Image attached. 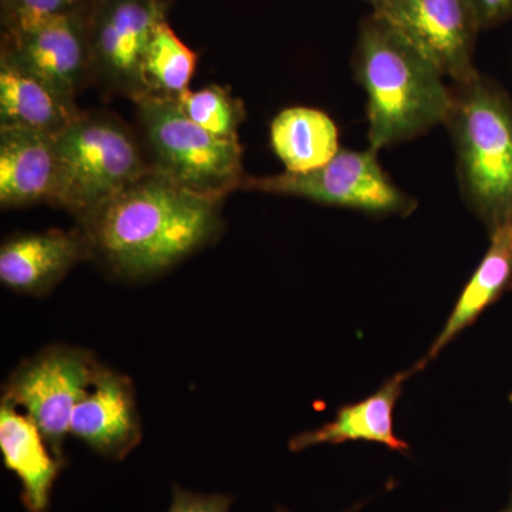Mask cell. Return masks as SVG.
Instances as JSON below:
<instances>
[{
  "instance_id": "obj_1",
  "label": "cell",
  "mask_w": 512,
  "mask_h": 512,
  "mask_svg": "<svg viewBox=\"0 0 512 512\" xmlns=\"http://www.w3.org/2000/svg\"><path fill=\"white\" fill-rule=\"evenodd\" d=\"M222 202L150 170L79 228L111 274L141 281L220 237Z\"/></svg>"
},
{
  "instance_id": "obj_2",
  "label": "cell",
  "mask_w": 512,
  "mask_h": 512,
  "mask_svg": "<svg viewBox=\"0 0 512 512\" xmlns=\"http://www.w3.org/2000/svg\"><path fill=\"white\" fill-rule=\"evenodd\" d=\"M353 70L366 93L373 150L399 146L446 124L451 107L446 77L373 12L360 23Z\"/></svg>"
},
{
  "instance_id": "obj_3",
  "label": "cell",
  "mask_w": 512,
  "mask_h": 512,
  "mask_svg": "<svg viewBox=\"0 0 512 512\" xmlns=\"http://www.w3.org/2000/svg\"><path fill=\"white\" fill-rule=\"evenodd\" d=\"M461 195L488 232L512 221V99L478 72L451 86L446 124Z\"/></svg>"
},
{
  "instance_id": "obj_4",
  "label": "cell",
  "mask_w": 512,
  "mask_h": 512,
  "mask_svg": "<svg viewBox=\"0 0 512 512\" xmlns=\"http://www.w3.org/2000/svg\"><path fill=\"white\" fill-rule=\"evenodd\" d=\"M57 175L50 204L83 224L151 170L133 131L111 114H80L56 136Z\"/></svg>"
},
{
  "instance_id": "obj_5",
  "label": "cell",
  "mask_w": 512,
  "mask_h": 512,
  "mask_svg": "<svg viewBox=\"0 0 512 512\" xmlns=\"http://www.w3.org/2000/svg\"><path fill=\"white\" fill-rule=\"evenodd\" d=\"M134 103L151 170L218 200L244 190L248 175L239 140L204 130L185 116L177 99L144 96Z\"/></svg>"
},
{
  "instance_id": "obj_6",
  "label": "cell",
  "mask_w": 512,
  "mask_h": 512,
  "mask_svg": "<svg viewBox=\"0 0 512 512\" xmlns=\"http://www.w3.org/2000/svg\"><path fill=\"white\" fill-rule=\"evenodd\" d=\"M379 151L340 148L328 164L308 173L248 177L244 190L286 195L329 207L348 208L377 217H409L419 207L383 170Z\"/></svg>"
},
{
  "instance_id": "obj_7",
  "label": "cell",
  "mask_w": 512,
  "mask_h": 512,
  "mask_svg": "<svg viewBox=\"0 0 512 512\" xmlns=\"http://www.w3.org/2000/svg\"><path fill=\"white\" fill-rule=\"evenodd\" d=\"M103 367L92 352L73 346H47L16 367L3 387L2 403L25 410L47 444L64 460L77 403Z\"/></svg>"
},
{
  "instance_id": "obj_8",
  "label": "cell",
  "mask_w": 512,
  "mask_h": 512,
  "mask_svg": "<svg viewBox=\"0 0 512 512\" xmlns=\"http://www.w3.org/2000/svg\"><path fill=\"white\" fill-rule=\"evenodd\" d=\"M168 0H100L89 18L92 83L106 96L146 94L143 63L154 30L168 19Z\"/></svg>"
},
{
  "instance_id": "obj_9",
  "label": "cell",
  "mask_w": 512,
  "mask_h": 512,
  "mask_svg": "<svg viewBox=\"0 0 512 512\" xmlns=\"http://www.w3.org/2000/svg\"><path fill=\"white\" fill-rule=\"evenodd\" d=\"M373 13L453 83L478 73L474 53L483 30L470 0H390Z\"/></svg>"
},
{
  "instance_id": "obj_10",
  "label": "cell",
  "mask_w": 512,
  "mask_h": 512,
  "mask_svg": "<svg viewBox=\"0 0 512 512\" xmlns=\"http://www.w3.org/2000/svg\"><path fill=\"white\" fill-rule=\"evenodd\" d=\"M0 49L70 103L92 83L89 19L53 16L2 30Z\"/></svg>"
},
{
  "instance_id": "obj_11",
  "label": "cell",
  "mask_w": 512,
  "mask_h": 512,
  "mask_svg": "<svg viewBox=\"0 0 512 512\" xmlns=\"http://www.w3.org/2000/svg\"><path fill=\"white\" fill-rule=\"evenodd\" d=\"M70 436L83 441L100 456L124 460L143 439L130 377L101 367L74 409Z\"/></svg>"
},
{
  "instance_id": "obj_12",
  "label": "cell",
  "mask_w": 512,
  "mask_h": 512,
  "mask_svg": "<svg viewBox=\"0 0 512 512\" xmlns=\"http://www.w3.org/2000/svg\"><path fill=\"white\" fill-rule=\"evenodd\" d=\"M93 258L92 245L80 228L16 235L0 248V281L23 295L45 296L73 266Z\"/></svg>"
},
{
  "instance_id": "obj_13",
  "label": "cell",
  "mask_w": 512,
  "mask_h": 512,
  "mask_svg": "<svg viewBox=\"0 0 512 512\" xmlns=\"http://www.w3.org/2000/svg\"><path fill=\"white\" fill-rule=\"evenodd\" d=\"M57 175L56 136L25 127H0V205L50 204Z\"/></svg>"
},
{
  "instance_id": "obj_14",
  "label": "cell",
  "mask_w": 512,
  "mask_h": 512,
  "mask_svg": "<svg viewBox=\"0 0 512 512\" xmlns=\"http://www.w3.org/2000/svg\"><path fill=\"white\" fill-rule=\"evenodd\" d=\"M0 451L3 463L22 485L29 512H45L64 460L53 453L39 427L12 404L0 407Z\"/></svg>"
},
{
  "instance_id": "obj_15",
  "label": "cell",
  "mask_w": 512,
  "mask_h": 512,
  "mask_svg": "<svg viewBox=\"0 0 512 512\" xmlns=\"http://www.w3.org/2000/svg\"><path fill=\"white\" fill-rule=\"evenodd\" d=\"M83 111L0 49V127H25L57 136Z\"/></svg>"
},
{
  "instance_id": "obj_16",
  "label": "cell",
  "mask_w": 512,
  "mask_h": 512,
  "mask_svg": "<svg viewBox=\"0 0 512 512\" xmlns=\"http://www.w3.org/2000/svg\"><path fill=\"white\" fill-rule=\"evenodd\" d=\"M410 373L413 372L400 373L362 402L342 407L335 419L319 429L293 437L289 448L302 451L320 444L363 440L383 444L394 451L409 450V444L394 433V409L402 396L403 382Z\"/></svg>"
},
{
  "instance_id": "obj_17",
  "label": "cell",
  "mask_w": 512,
  "mask_h": 512,
  "mask_svg": "<svg viewBox=\"0 0 512 512\" xmlns=\"http://www.w3.org/2000/svg\"><path fill=\"white\" fill-rule=\"evenodd\" d=\"M512 285V221L490 231V245L451 312L446 326L419 366L429 365L458 333L473 325L485 309L497 302Z\"/></svg>"
},
{
  "instance_id": "obj_18",
  "label": "cell",
  "mask_w": 512,
  "mask_h": 512,
  "mask_svg": "<svg viewBox=\"0 0 512 512\" xmlns=\"http://www.w3.org/2000/svg\"><path fill=\"white\" fill-rule=\"evenodd\" d=\"M271 146L285 171L308 173L339 153V128L325 111L289 107L272 120Z\"/></svg>"
},
{
  "instance_id": "obj_19",
  "label": "cell",
  "mask_w": 512,
  "mask_h": 512,
  "mask_svg": "<svg viewBox=\"0 0 512 512\" xmlns=\"http://www.w3.org/2000/svg\"><path fill=\"white\" fill-rule=\"evenodd\" d=\"M197 63L198 53L185 45L168 19L163 20L154 30L144 57V96L177 99L190 89Z\"/></svg>"
},
{
  "instance_id": "obj_20",
  "label": "cell",
  "mask_w": 512,
  "mask_h": 512,
  "mask_svg": "<svg viewBox=\"0 0 512 512\" xmlns=\"http://www.w3.org/2000/svg\"><path fill=\"white\" fill-rule=\"evenodd\" d=\"M177 103L188 119L222 138L238 140L239 127L247 119L242 100L217 84L200 90H185L177 97Z\"/></svg>"
},
{
  "instance_id": "obj_21",
  "label": "cell",
  "mask_w": 512,
  "mask_h": 512,
  "mask_svg": "<svg viewBox=\"0 0 512 512\" xmlns=\"http://www.w3.org/2000/svg\"><path fill=\"white\" fill-rule=\"evenodd\" d=\"M100 0H0L2 29L19 28L53 16L89 19Z\"/></svg>"
},
{
  "instance_id": "obj_22",
  "label": "cell",
  "mask_w": 512,
  "mask_h": 512,
  "mask_svg": "<svg viewBox=\"0 0 512 512\" xmlns=\"http://www.w3.org/2000/svg\"><path fill=\"white\" fill-rule=\"evenodd\" d=\"M232 497L225 494H200L174 485L173 501L167 512H229Z\"/></svg>"
},
{
  "instance_id": "obj_23",
  "label": "cell",
  "mask_w": 512,
  "mask_h": 512,
  "mask_svg": "<svg viewBox=\"0 0 512 512\" xmlns=\"http://www.w3.org/2000/svg\"><path fill=\"white\" fill-rule=\"evenodd\" d=\"M481 30L512 20V0H470Z\"/></svg>"
},
{
  "instance_id": "obj_24",
  "label": "cell",
  "mask_w": 512,
  "mask_h": 512,
  "mask_svg": "<svg viewBox=\"0 0 512 512\" xmlns=\"http://www.w3.org/2000/svg\"><path fill=\"white\" fill-rule=\"evenodd\" d=\"M365 2L372 6L373 12H377V10L383 9L390 0H365Z\"/></svg>"
},
{
  "instance_id": "obj_25",
  "label": "cell",
  "mask_w": 512,
  "mask_h": 512,
  "mask_svg": "<svg viewBox=\"0 0 512 512\" xmlns=\"http://www.w3.org/2000/svg\"><path fill=\"white\" fill-rule=\"evenodd\" d=\"M505 512H512V495H511V505H510V508H508V510L505 511Z\"/></svg>"
}]
</instances>
